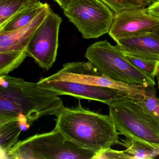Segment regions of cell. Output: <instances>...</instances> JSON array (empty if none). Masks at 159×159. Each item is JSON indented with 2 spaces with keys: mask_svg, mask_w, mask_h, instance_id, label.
<instances>
[{
  "mask_svg": "<svg viewBox=\"0 0 159 159\" xmlns=\"http://www.w3.org/2000/svg\"><path fill=\"white\" fill-rule=\"evenodd\" d=\"M65 16L84 39H97L108 33L114 13L101 0H73Z\"/></svg>",
  "mask_w": 159,
  "mask_h": 159,
  "instance_id": "cell-6",
  "label": "cell"
},
{
  "mask_svg": "<svg viewBox=\"0 0 159 159\" xmlns=\"http://www.w3.org/2000/svg\"><path fill=\"white\" fill-rule=\"evenodd\" d=\"M39 0H0V29L14 16Z\"/></svg>",
  "mask_w": 159,
  "mask_h": 159,
  "instance_id": "cell-15",
  "label": "cell"
},
{
  "mask_svg": "<svg viewBox=\"0 0 159 159\" xmlns=\"http://www.w3.org/2000/svg\"><path fill=\"white\" fill-rule=\"evenodd\" d=\"M114 13L146 8L151 4L149 0H101Z\"/></svg>",
  "mask_w": 159,
  "mask_h": 159,
  "instance_id": "cell-18",
  "label": "cell"
},
{
  "mask_svg": "<svg viewBox=\"0 0 159 159\" xmlns=\"http://www.w3.org/2000/svg\"><path fill=\"white\" fill-rule=\"evenodd\" d=\"M27 57L26 50L0 52V76L8 75L19 67Z\"/></svg>",
  "mask_w": 159,
  "mask_h": 159,
  "instance_id": "cell-16",
  "label": "cell"
},
{
  "mask_svg": "<svg viewBox=\"0 0 159 159\" xmlns=\"http://www.w3.org/2000/svg\"><path fill=\"white\" fill-rule=\"evenodd\" d=\"M48 3L39 1L17 13L10 19L0 31H11L25 26L32 21Z\"/></svg>",
  "mask_w": 159,
  "mask_h": 159,
  "instance_id": "cell-14",
  "label": "cell"
},
{
  "mask_svg": "<svg viewBox=\"0 0 159 159\" xmlns=\"http://www.w3.org/2000/svg\"><path fill=\"white\" fill-rule=\"evenodd\" d=\"M38 82L58 95L70 96L80 99L99 101L107 105L118 98L125 96L122 93L111 88L75 82L53 80L43 78Z\"/></svg>",
  "mask_w": 159,
  "mask_h": 159,
  "instance_id": "cell-9",
  "label": "cell"
},
{
  "mask_svg": "<svg viewBox=\"0 0 159 159\" xmlns=\"http://www.w3.org/2000/svg\"><path fill=\"white\" fill-rule=\"evenodd\" d=\"M127 60L138 69L154 80L156 72L159 66V61L157 60H149L134 56L128 54L124 53Z\"/></svg>",
  "mask_w": 159,
  "mask_h": 159,
  "instance_id": "cell-19",
  "label": "cell"
},
{
  "mask_svg": "<svg viewBox=\"0 0 159 159\" xmlns=\"http://www.w3.org/2000/svg\"><path fill=\"white\" fill-rule=\"evenodd\" d=\"M156 77L157 78V81H158V88L159 89V66L157 70V72H156Z\"/></svg>",
  "mask_w": 159,
  "mask_h": 159,
  "instance_id": "cell-23",
  "label": "cell"
},
{
  "mask_svg": "<svg viewBox=\"0 0 159 159\" xmlns=\"http://www.w3.org/2000/svg\"><path fill=\"white\" fill-rule=\"evenodd\" d=\"M154 32H155L156 34H157V35H158V36H159V28L157 30H155V31H154Z\"/></svg>",
  "mask_w": 159,
  "mask_h": 159,
  "instance_id": "cell-24",
  "label": "cell"
},
{
  "mask_svg": "<svg viewBox=\"0 0 159 159\" xmlns=\"http://www.w3.org/2000/svg\"><path fill=\"white\" fill-rule=\"evenodd\" d=\"M137 101L143 111L159 126V98L156 96L154 85L146 86L144 97Z\"/></svg>",
  "mask_w": 159,
  "mask_h": 159,
  "instance_id": "cell-17",
  "label": "cell"
},
{
  "mask_svg": "<svg viewBox=\"0 0 159 159\" xmlns=\"http://www.w3.org/2000/svg\"><path fill=\"white\" fill-rule=\"evenodd\" d=\"M63 10L67 9L73 0H54Z\"/></svg>",
  "mask_w": 159,
  "mask_h": 159,
  "instance_id": "cell-22",
  "label": "cell"
},
{
  "mask_svg": "<svg viewBox=\"0 0 159 159\" xmlns=\"http://www.w3.org/2000/svg\"><path fill=\"white\" fill-rule=\"evenodd\" d=\"M85 57L101 75L131 85H155L154 80L134 66L118 45L100 41L87 48Z\"/></svg>",
  "mask_w": 159,
  "mask_h": 159,
  "instance_id": "cell-4",
  "label": "cell"
},
{
  "mask_svg": "<svg viewBox=\"0 0 159 159\" xmlns=\"http://www.w3.org/2000/svg\"><path fill=\"white\" fill-rule=\"evenodd\" d=\"M150 2L152 3H153V2H155L158 1L159 0H149Z\"/></svg>",
  "mask_w": 159,
  "mask_h": 159,
  "instance_id": "cell-25",
  "label": "cell"
},
{
  "mask_svg": "<svg viewBox=\"0 0 159 159\" xmlns=\"http://www.w3.org/2000/svg\"><path fill=\"white\" fill-rule=\"evenodd\" d=\"M50 9V5L47 4L32 21L23 27L11 31H0V52L26 50Z\"/></svg>",
  "mask_w": 159,
  "mask_h": 159,
  "instance_id": "cell-10",
  "label": "cell"
},
{
  "mask_svg": "<svg viewBox=\"0 0 159 159\" xmlns=\"http://www.w3.org/2000/svg\"><path fill=\"white\" fill-rule=\"evenodd\" d=\"M23 128L21 122L18 120L0 121V148L3 155L7 156L9 152L18 142Z\"/></svg>",
  "mask_w": 159,
  "mask_h": 159,
  "instance_id": "cell-13",
  "label": "cell"
},
{
  "mask_svg": "<svg viewBox=\"0 0 159 159\" xmlns=\"http://www.w3.org/2000/svg\"><path fill=\"white\" fill-rule=\"evenodd\" d=\"M80 103L64 107L56 116L55 128L77 146L95 152L118 145L120 134L109 115L91 111Z\"/></svg>",
  "mask_w": 159,
  "mask_h": 159,
  "instance_id": "cell-2",
  "label": "cell"
},
{
  "mask_svg": "<svg viewBox=\"0 0 159 159\" xmlns=\"http://www.w3.org/2000/svg\"><path fill=\"white\" fill-rule=\"evenodd\" d=\"M128 159L123 151L116 150L111 147L95 152L92 159Z\"/></svg>",
  "mask_w": 159,
  "mask_h": 159,
  "instance_id": "cell-20",
  "label": "cell"
},
{
  "mask_svg": "<svg viewBox=\"0 0 159 159\" xmlns=\"http://www.w3.org/2000/svg\"><path fill=\"white\" fill-rule=\"evenodd\" d=\"M121 140L118 145L126 148L124 151L128 159H153L159 155V145L130 137Z\"/></svg>",
  "mask_w": 159,
  "mask_h": 159,
  "instance_id": "cell-12",
  "label": "cell"
},
{
  "mask_svg": "<svg viewBox=\"0 0 159 159\" xmlns=\"http://www.w3.org/2000/svg\"><path fill=\"white\" fill-rule=\"evenodd\" d=\"M109 116L120 134L159 145V126L137 101L121 96L107 104Z\"/></svg>",
  "mask_w": 159,
  "mask_h": 159,
  "instance_id": "cell-5",
  "label": "cell"
},
{
  "mask_svg": "<svg viewBox=\"0 0 159 159\" xmlns=\"http://www.w3.org/2000/svg\"><path fill=\"white\" fill-rule=\"evenodd\" d=\"M116 42L124 53L159 61V36L154 32L120 39Z\"/></svg>",
  "mask_w": 159,
  "mask_h": 159,
  "instance_id": "cell-11",
  "label": "cell"
},
{
  "mask_svg": "<svg viewBox=\"0 0 159 159\" xmlns=\"http://www.w3.org/2000/svg\"><path fill=\"white\" fill-rule=\"evenodd\" d=\"M58 96L39 82L0 76V121L18 120L28 129L42 117L58 114L65 107Z\"/></svg>",
  "mask_w": 159,
  "mask_h": 159,
  "instance_id": "cell-1",
  "label": "cell"
},
{
  "mask_svg": "<svg viewBox=\"0 0 159 159\" xmlns=\"http://www.w3.org/2000/svg\"><path fill=\"white\" fill-rule=\"evenodd\" d=\"M62 22V18L50 9L26 49L28 57L44 70H49L56 60Z\"/></svg>",
  "mask_w": 159,
  "mask_h": 159,
  "instance_id": "cell-7",
  "label": "cell"
},
{
  "mask_svg": "<svg viewBox=\"0 0 159 159\" xmlns=\"http://www.w3.org/2000/svg\"><path fill=\"white\" fill-rule=\"evenodd\" d=\"M147 9L148 13L150 15L159 18V1L150 4Z\"/></svg>",
  "mask_w": 159,
  "mask_h": 159,
  "instance_id": "cell-21",
  "label": "cell"
},
{
  "mask_svg": "<svg viewBox=\"0 0 159 159\" xmlns=\"http://www.w3.org/2000/svg\"><path fill=\"white\" fill-rule=\"evenodd\" d=\"M159 28V18L150 15L147 8L126 10L114 13L109 31L115 42L120 39L131 38Z\"/></svg>",
  "mask_w": 159,
  "mask_h": 159,
  "instance_id": "cell-8",
  "label": "cell"
},
{
  "mask_svg": "<svg viewBox=\"0 0 159 159\" xmlns=\"http://www.w3.org/2000/svg\"><path fill=\"white\" fill-rule=\"evenodd\" d=\"M95 153L77 146L54 128L18 141L6 156L14 159H92Z\"/></svg>",
  "mask_w": 159,
  "mask_h": 159,
  "instance_id": "cell-3",
  "label": "cell"
}]
</instances>
